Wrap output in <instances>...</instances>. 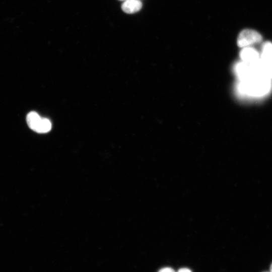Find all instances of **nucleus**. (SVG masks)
I'll return each instance as SVG.
<instances>
[{"label": "nucleus", "instance_id": "nucleus-1", "mask_svg": "<svg viewBox=\"0 0 272 272\" xmlns=\"http://www.w3.org/2000/svg\"><path fill=\"white\" fill-rule=\"evenodd\" d=\"M271 89V80L255 77L246 81H240L238 92L244 96L261 97L268 94Z\"/></svg>", "mask_w": 272, "mask_h": 272}, {"label": "nucleus", "instance_id": "nucleus-2", "mask_svg": "<svg viewBox=\"0 0 272 272\" xmlns=\"http://www.w3.org/2000/svg\"><path fill=\"white\" fill-rule=\"evenodd\" d=\"M262 39L261 35L257 31L252 29H244L238 35L237 44L242 48L251 46L260 43Z\"/></svg>", "mask_w": 272, "mask_h": 272}, {"label": "nucleus", "instance_id": "nucleus-3", "mask_svg": "<svg viewBox=\"0 0 272 272\" xmlns=\"http://www.w3.org/2000/svg\"><path fill=\"white\" fill-rule=\"evenodd\" d=\"M254 66L257 76L269 80L272 79V54L260 56Z\"/></svg>", "mask_w": 272, "mask_h": 272}, {"label": "nucleus", "instance_id": "nucleus-4", "mask_svg": "<svg viewBox=\"0 0 272 272\" xmlns=\"http://www.w3.org/2000/svg\"><path fill=\"white\" fill-rule=\"evenodd\" d=\"M234 70L240 81H246L258 77L254 64H249L242 61L235 65Z\"/></svg>", "mask_w": 272, "mask_h": 272}, {"label": "nucleus", "instance_id": "nucleus-5", "mask_svg": "<svg viewBox=\"0 0 272 272\" xmlns=\"http://www.w3.org/2000/svg\"><path fill=\"white\" fill-rule=\"evenodd\" d=\"M242 61L249 64H255L259 59L260 54L257 50L251 46L242 48L240 52Z\"/></svg>", "mask_w": 272, "mask_h": 272}, {"label": "nucleus", "instance_id": "nucleus-6", "mask_svg": "<svg viewBox=\"0 0 272 272\" xmlns=\"http://www.w3.org/2000/svg\"><path fill=\"white\" fill-rule=\"evenodd\" d=\"M42 118L34 111L29 112L26 117L28 126L35 132H38Z\"/></svg>", "mask_w": 272, "mask_h": 272}, {"label": "nucleus", "instance_id": "nucleus-7", "mask_svg": "<svg viewBox=\"0 0 272 272\" xmlns=\"http://www.w3.org/2000/svg\"><path fill=\"white\" fill-rule=\"evenodd\" d=\"M142 4L139 0H126L121 6L122 10L126 13L133 14L139 11Z\"/></svg>", "mask_w": 272, "mask_h": 272}, {"label": "nucleus", "instance_id": "nucleus-8", "mask_svg": "<svg viewBox=\"0 0 272 272\" xmlns=\"http://www.w3.org/2000/svg\"><path fill=\"white\" fill-rule=\"evenodd\" d=\"M51 128V123L49 120L46 118H42L38 132L45 133L49 131Z\"/></svg>", "mask_w": 272, "mask_h": 272}, {"label": "nucleus", "instance_id": "nucleus-9", "mask_svg": "<svg viewBox=\"0 0 272 272\" xmlns=\"http://www.w3.org/2000/svg\"><path fill=\"white\" fill-rule=\"evenodd\" d=\"M271 54H272V43L269 41H266L262 45L260 56H266Z\"/></svg>", "mask_w": 272, "mask_h": 272}, {"label": "nucleus", "instance_id": "nucleus-10", "mask_svg": "<svg viewBox=\"0 0 272 272\" xmlns=\"http://www.w3.org/2000/svg\"><path fill=\"white\" fill-rule=\"evenodd\" d=\"M158 272H175L173 269L171 267H166L161 268Z\"/></svg>", "mask_w": 272, "mask_h": 272}, {"label": "nucleus", "instance_id": "nucleus-11", "mask_svg": "<svg viewBox=\"0 0 272 272\" xmlns=\"http://www.w3.org/2000/svg\"><path fill=\"white\" fill-rule=\"evenodd\" d=\"M177 272H191V271L187 268H181Z\"/></svg>", "mask_w": 272, "mask_h": 272}, {"label": "nucleus", "instance_id": "nucleus-12", "mask_svg": "<svg viewBox=\"0 0 272 272\" xmlns=\"http://www.w3.org/2000/svg\"><path fill=\"white\" fill-rule=\"evenodd\" d=\"M270 272H272V263L271 264L270 266Z\"/></svg>", "mask_w": 272, "mask_h": 272}]
</instances>
